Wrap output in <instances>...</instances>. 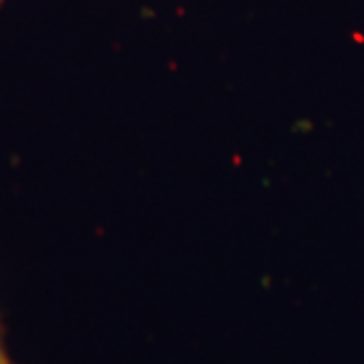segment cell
Here are the masks:
<instances>
[{
    "instance_id": "1",
    "label": "cell",
    "mask_w": 364,
    "mask_h": 364,
    "mask_svg": "<svg viewBox=\"0 0 364 364\" xmlns=\"http://www.w3.org/2000/svg\"><path fill=\"white\" fill-rule=\"evenodd\" d=\"M0 364H9L6 360H4V356H2V354H0Z\"/></svg>"
},
{
    "instance_id": "2",
    "label": "cell",
    "mask_w": 364,
    "mask_h": 364,
    "mask_svg": "<svg viewBox=\"0 0 364 364\" xmlns=\"http://www.w3.org/2000/svg\"><path fill=\"white\" fill-rule=\"evenodd\" d=\"M0 2H2V0H0Z\"/></svg>"
}]
</instances>
